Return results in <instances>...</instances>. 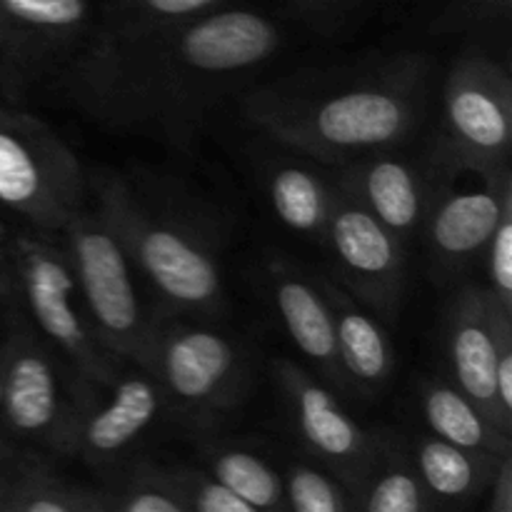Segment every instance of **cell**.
<instances>
[{
	"mask_svg": "<svg viewBox=\"0 0 512 512\" xmlns=\"http://www.w3.org/2000/svg\"><path fill=\"white\" fill-rule=\"evenodd\" d=\"M283 30L260 10L203 15L113 43H85L65 65V95L108 130L193 155L225 98L280 53Z\"/></svg>",
	"mask_w": 512,
	"mask_h": 512,
	"instance_id": "6da1fadb",
	"label": "cell"
},
{
	"mask_svg": "<svg viewBox=\"0 0 512 512\" xmlns=\"http://www.w3.org/2000/svg\"><path fill=\"white\" fill-rule=\"evenodd\" d=\"M433 75L435 60L423 50L303 68L250 88L240 110L278 148L333 168L413 143L428 115Z\"/></svg>",
	"mask_w": 512,
	"mask_h": 512,
	"instance_id": "7a4b0ae2",
	"label": "cell"
},
{
	"mask_svg": "<svg viewBox=\"0 0 512 512\" xmlns=\"http://www.w3.org/2000/svg\"><path fill=\"white\" fill-rule=\"evenodd\" d=\"M88 200L160 303V313L218 320L228 310L223 233L175 183L145 170H88Z\"/></svg>",
	"mask_w": 512,
	"mask_h": 512,
	"instance_id": "3957f363",
	"label": "cell"
},
{
	"mask_svg": "<svg viewBox=\"0 0 512 512\" xmlns=\"http://www.w3.org/2000/svg\"><path fill=\"white\" fill-rule=\"evenodd\" d=\"M0 335V418L15 438L75 458L85 410L103 390L85 385L30 325L20 305H8Z\"/></svg>",
	"mask_w": 512,
	"mask_h": 512,
	"instance_id": "277c9868",
	"label": "cell"
},
{
	"mask_svg": "<svg viewBox=\"0 0 512 512\" xmlns=\"http://www.w3.org/2000/svg\"><path fill=\"white\" fill-rule=\"evenodd\" d=\"M150 373L170 410L193 430L218 428L248 398L253 353L213 320L158 313Z\"/></svg>",
	"mask_w": 512,
	"mask_h": 512,
	"instance_id": "5b68a950",
	"label": "cell"
},
{
	"mask_svg": "<svg viewBox=\"0 0 512 512\" xmlns=\"http://www.w3.org/2000/svg\"><path fill=\"white\" fill-rule=\"evenodd\" d=\"M10 260L15 303L30 325L85 385L108 388L128 363L110 353L95 333L60 235L13 230Z\"/></svg>",
	"mask_w": 512,
	"mask_h": 512,
	"instance_id": "8992f818",
	"label": "cell"
},
{
	"mask_svg": "<svg viewBox=\"0 0 512 512\" xmlns=\"http://www.w3.org/2000/svg\"><path fill=\"white\" fill-rule=\"evenodd\" d=\"M85 205L88 170L75 150L38 115L0 103V210L60 235Z\"/></svg>",
	"mask_w": 512,
	"mask_h": 512,
	"instance_id": "52a82bcc",
	"label": "cell"
},
{
	"mask_svg": "<svg viewBox=\"0 0 512 512\" xmlns=\"http://www.w3.org/2000/svg\"><path fill=\"white\" fill-rule=\"evenodd\" d=\"M60 240L98 338L120 360L148 370L158 313L143 305L120 240L90 203L68 220Z\"/></svg>",
	"mask_w": 512,
	"mask_h": 512,
	"instance_id": "ba28073f",
	"label": "cell"
},
{
	"mask_svg": "<svg viewBox=\"0 0 512 512\" xmlns=\"http://www.w3.org/2000/svg\"><path fill=\"white\" fill-rule=\"evenodd\" d=\"M512 83L505 65L465 50L443 83V125L435 150L453 175L493 180L510 173Z\"/></svg>",
	"mask_w": 512,
	"mask_h": 512,
	"instance_id": "9c48e42d",
	"label": "cell"
},
{
	"mask_svg": "<svg viewBox=\"0 0 512 512\" xmlns=\"http://www.w3.org/2000/svg\"><path fill=\"white\" fill-rule=\"evenodd\" d=\"M320 248L340 288L385 325L398 323L408 290V248L338 185Z\"/></svg>",
	"mask_w": 512,
	"mask_h": 512,
	"instance_id": "30bf717a",
	"label": "cell"
},
{
	"mask_svg": "<svg viewBox=\"0 0 512 512\" xmlns=\"http://www.w3.org/2000/svg\"><path fill=\"white\" fill-rule=\"evenodd\" d=\"M105 0H0V88L23 100L30 88L85 48Z\"/></svg>",
	"mask_w": 512,
	"mask_h": 512,
	"instance_id": "8fae6325",
	"label": "cell"
},
{
	"mask_svg": "<svg viewBox=\"0 0 512 512\" xmlns=\"http://www.w3.org/2000/svg\"><path fill=\"white\" fill-rule=\"evenodd\" d=\"M408 145L360 155L330 168L333 183L358 200L405 248L418 240L430 205L440 188L455 175L443 163L435 145L408 153Z\"/></svg>",
	"mask_w": 512,
	"mask_h": 512,
	"instance_id": "7c38bea8",
	"label": "cell"
},
{
	"mask_svg": "<svg viewBox=\"0 0 512 512\" xmlns=\"http://www.w3.org/2000/svg\"><path fill=\"white\" fill-rule=\"evenodd\" d=\"M273 373L295 438L310 458L333 470L353 493L368 463L373 433L360 428L358 420L340 405L333 388L303 365L280 358L275 360Z\"/></svg>",
	"mask_w": 512,
	"mask_h": 512,
	"instance_id": "4fadbf2b",
	"label": "cell"
},
{
	"mask_svg": "<svg viewBox=\"0 0 512 512\" xmlns=\"http://www.w3.org/2000/svg\"><path fill=\"white\" fill-rule=\"evenodd\" d=\"M512 203V173L480 180L475 190L443 185L430 205L418 240L425 245L430 278L450 288L483 258L505 205Z\"/></svg>",
	"mask_w": 512,
	"mask_h": 512,
	"instance_id": "5bb4252c",
	"label": "cell"
},
{
	"mask_svg": "<svg viewBox=\"0 0 512 512\" xmlns=\"http://www.w3.org/2000/svg\"><path fill=\"white\" fill-rule=\"evenodd\" d=\"M503 305L485 285L463 278L450 285L443 310V350L455 388L463 390L500 430L512 433V415L495 393V320Z\"/></svg>",
	"mask_w": 512,
	"mask_h": 512,
	"instance_id": "9a60e30c",
	"label": "cell"
},
{
	"mask_svg": "<svg viewBox=\"0 0 512 512\" xmlns=\"http://www.w3.org/2000/svg\"><path fill=\"white\" fill-rule=\"evenodd\" d=\"M263 280L280 325L295 348L315 365L318 378L338 393H353L340 365L333 313L318 273H310L285 255H270Z\"/></svg>",
	"mask_w": 512,
	"mask_h": 512,
	"instance_id": "2e32d148",
	"label": "cell"
},
{
	"mask_svg": "<svg viewBox=\"0 0 512 512\" xmlns=\"http://www.w3.org/2000/svg\"><path fill=\"white\" fill-rule=\"evenodd\" d=\"M163 413V393L153 373L128 363L85 410L75 458L88 468L110 470L130 453Z\"/></svg>",
	"mask_w": 512,
	"mask_h": 512,
	"instance_id": "e0dca14e",
	"label": "cell"
},
{
	"mask_svg": "<svg viewBox=\"0 0 512 512\" xmlns=\"http://www.w3.org/2000/svg\"><path fill=\"white\" fill-rule=\"evenodd\" d=\"M318 278L333 313L335 345L350 388L353 393H378L395 375V345L388 325L363 308L330 275L318 273Z\"/></svg>",
	"mask_w": 512,
	"mask_h": 512,
	"instance_id": "ac0fdd59",
	"label": "cell"
},
{
	"mask_svg": "<svg viewBox=\"0 0 512 512\" xmlns=\"http://www.w3.org/2000/svg\"><path fill=\"white\" fill-rule=\"evenodd\" d=\"M260 180L275 218L298 238L323 243L335 193L328 165L288 150V155L268 158L260 165Z\"/></svg>",
	"mask_w": 512,
	"mask_h": 512,
	"instance_id": "d6986e66",
	"label": "cell"
},
{
	"mask_svg": "<svg viewBox=\"0 0 512 512\" xmlns=\"http://www.w3.org/2000/svg\"><path fill=\"white\" fill-rule=\"evenodd\" d=\"M373 433L368 463L353 490L355 510L365 512H430L438 510L425 490L413 460L410 438L395 428Z\"/></svg>",
	"mask_w": 512,
	"mask_h": 512,
	"instance_id": "ffe728a7",
	"label": "cell"
},
{
	"mask_svg": "<svg viewBox=\"0 0 512 512\" xmlns=\"http://www.w3.org/2000/svg\"><path fill=\"white\" fill-rule=\"evenodd\" d=\"M410 448L420 480L438 508H460L483 498L498 460L503 458L483 450L460 448L433 433L423 435L415 443L410 440Z\"/></svg>",
	"mask_w": 512,
	"mask_h": 512,
	"instance_id": "44dd1931",
	"label": "cell"
},
{
	"mask_svg": "<svg viewBox=\"0 0 512 512\" xmlns=\"http://www.w3.org/2000/svg\"><path fill=\"white\" fill-rule=\"evenodd\" d=\"M0 512H105L100 488L73 483L38 460L0 465Z\"/></svg>",
	"mask_w": 512,
	"mask_h": 512,
	"instance_id": "7402d4cb",
	"label": "cell"
},
{
	"mask_svg": "<svg viewBox=\"0 0 512 512\" xmlns=\"http://www.w3.org/2000/svg\"><path fill=\"white\" fill-rule=\"evenodd\" d=\"M420 410L430 433L460 448L490 455L510 453V433L500 430L468 395L453 383L425 380L420 388Z\"/></svg>",
	"mask_w": 512,
	"mask_h": 512,
	"instance_id": "603a6c76",
	"label": "cell"
},
{
	"mask_svg": "<svg viewBox=\"0 0 512 512\" xmlns=\"http://www.w3.org/2000/svg\"><path fill=\"white\" fill-rule=\"evenodd\" d=\"M203 468L255 512L285 510L280 470L253 448L238 443H205L200 448Z\"/></svg>",
	"mask_w": 512,
	"mask_h": 512,
	"instance_id": "cb8c5ba5",
	"label": "cell"
},
{
	"mask_svg": "<svg viewBox=\"0 0 512 512\" xmlns=\"http://www.w3.org/2000/svg\"><path fill=\"white\" fill-rule=\"evenodd\" d=\"M223 0H105L88 43H113L220 8Z\"/></svg>",
	"mask_w": 512,
	"mask_h": 512,
	"instance_id": "d4e9b609",
	"label": "cell"
},
{
	"mask_svg": "<svg viewBox=\"0 0 512 512\" xmlns=\"http://www.w3.org/2000/svg\"><path fill=\"white\" fill-rule=\"evenodd\" d=\"M100 493L105 512H185L170 468L150 460L133 463Z\"/></svg>",
	"mask_w": 512,
	"mask_h": 512,
	"instance_id": "484cf974",
	"label": "cell"
},
{
	"mask_svg": "<svg viewBox=\"0 0 512 512\" xmlns=\"http://www.w3.org/2000/svg\"><path fill=\"white\" fill-rule=\"evenodd\" d=\"M285 510L345 512L355 510L348 485L318 460H290L280 470Z\"/></svg>",
	"mask_w": 512,
	"mask_h": 512,
	"instance_id": "4316f807",
	"label": "cell"
},
{
	"mask_svg": "<svg viewBox=\"0 0 512 512\" xmlns=\"http://www.w3.org/2000/svg\"><path fill=\"white\" fill-rule=\"evenodd\" d=\"M170 478L183 500L185 512H255L205 468L170 465Z\"/></svg>",
	"mask_w": 512,
	"mask_h": 512,
	"instance_id": "83f0119b",
	"label": "cell"
},
{
	"mask_svg": "<svg viewBox=\"0 0 512 512\" xmlns=\"http://www.w3.org/2000/svg\"><path fill=\"white\" fill-rule=\"evenodd\" d=\"M483 260L485 275H488L485 288L512 313V203L505 205L500 213L498 225L483 250Z\"/></svg>",
	"mask_w": 512,
	"mask_h": 512,
	"instance_id": "f1b7e54d",
	"label": "cell"
},
{
	"mask_svg": "<svg viewBox=\"0 0 512 512\" xmlns=\"http://www.w3.org/2000/svg\"><path fill=\"white\" fill-rule=\"evenodd\" d=\"M495 393L505 413L512 415V313L500 308L495 320Z\"/></svg>",
	"mask_w": 512,
	"mask_h": 512,
	"instance_id": "f546056e",
	"label": "cell"
},
{
	"mask_svg": "<svg viewBox=\"0 0 512 512\" xmlns=\"http://www.w3.org/2000/svg\"><path fill=\"white\" fill-rule=\"evenodd\" d=\"M300 15L308 20L310 25L318 28H330L338 20H343L360 0H290Z\"/></svg>",
	"mask_w": 512,
	"mask_h": 512,
	"instance_id": "4dcf8cb0",
	"label": "cell"
},
{
	"mask_svg": "<svg viewBox=\"0 0 512 512\" xmlns=\"http://www.w3.org/2000/svg\"><path fill=\"white\" fill-rule=\"evenodd\" d=\"M488 512H512V453L498 460L493 480L488 483Z\"/></svg>",
	"mask_w": 512,
	"mask_h": 512,
	"instance_id": "1f68e13d",
	"label": "cell"
},
{
	"mask_svg": "<svg viewBox=\"0 0 512 512\" xmlns=\"http://www.w3.org/2000/svg\"><path fill=\"white\" fill-rule=\"evenodd\" d=\"M512 0H458L455 10L458 18L468 23H495L510 15Z\"/></svg>",
	"mask_w": 512,
	"mask_h": 512,
	"instance_id": "d6a6232c",
	"label": "cell"
},
{
	"mask_svg": "<svg viewBox=\"0 0 512 512\" xmlns=\"http://www.w3.org/2000/svg\"><path fill=\"white\" fill-rule=\"evenodd\" d=\"M10 228L5 220H0V308H8L15 300V278L13 260H10Z\"/></svg>",
	"mask_w": 512,
	"mask_h": 512,
	"instance_id": "836d02e7",
	"label": "cell"
},
{
	"mask_svg": "<svg viewBox=\"0 0 512 512\" xmlns=\"http://www.w3.org/2000/svg\"><path fill=\"white\" fill-rule=\"evenodd\" d=\"M5 460H8V443H5V433L3 428H0V465H3Z\"/></svg>",
	"mask_w": 512,
	"mask_h": 512,
	"instance_id": "e575fe53",
	"label": "cell"
}]
</instances>
